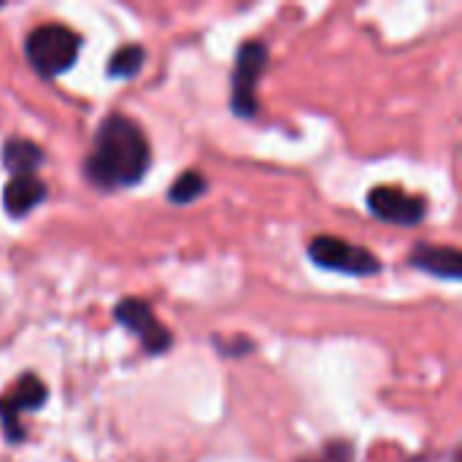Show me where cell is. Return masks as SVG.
Segmentation results:
<instances>
[{
  "instance_id": "9",
  "label": "cell",
  "mask_w": 462,
  "mask_h": 462,
  "mask_svg": "<svg viewBox=\"0 0 462 462\" xmlns=\"http://www.w3.org/2000/svg\"><path fill=\"white\" fill-rule=\"evenodd\" d=\"M43 200H46V184L38 176H14L3 189V208L14 219H22Z\"/></svg>"
},
{
  "instance_id": "8",
  "label": "cell",
  "mask_w": 462,
  "mask_h": 462,
  "mask_svg": "<svg viewBox=\"0 0 462 462\" xmlns=\"http://www.w3.org/2000/svg\"><path fill=\"white\" fill-rule=\"evenodd\" d=\"M411 265L447 282L462 279V254L455 246H436V244H417L411 249Z\"/></svg>"
},
{
  "instance_id": "4",
  "label": "cell",
  "mask_w": 462,
  "mask_h": 462,
  "mask_svg": "<svg viewBox=\"0 0 462 462\" xmlns=\"http://www.w3.org/2000/svg\"><path fill=\"white\" fill-rule=\"evenodd\" d=\"M268 65V46L260 41H246L238 49L236 68H233V92L230 108L236 116H254L257 111V79Z\"/></svg>"
},
{
  "instance_id": "12",
  "label": "cell",
  "mask_w": 462,
  "mask_h": 462,
  "mask_svg": "<svg viewBox=\"0 0 462 462\" xmlns=\"http://www.w3.org/2000/svg\"><path fill=\"white\" fill-rule=\"evenodd\" d=\"M206 189H208V181H206L198 171H187V173H181V176L173 181V187H171V192H168V200H171V203H192V200H198Z\"/></svg>"
},
{
  "instance_id": "7",
  "label": "cell",
  "mask_w": 462,
  "mask_h": 462,
  "mask_svg": "<svg viewBox=\"0 0 462 462\" xmlns=\"http://www.w3.org/2000/svg\"><path fill=\"white\" fill-rule=\"evenodd\" d=\"M368 208L382 222L411 227V225H420L425 219L428 203L417 195L398 189V187H374L368 192Z\"/></svg>"
},
{
  "instance_id": "2",
  "label": "cell",
  "mask_w": 462,
  "mask_h": 462,
  "mask_svg": "<svg viewBox=\"0 0 462 462\" xmlns=\"http://www.w3.org/2000/svg\"><path fill=\"white\" fill-rule=\"evenodd\" d=\"M81 51V35L65 24H41L24 41V54L32 70L43 79H54L73 68Z\"/></svg>"
},
{
  "instance_id": "1",
  "label": "cell",
  "mask_w": 462,
  "mask_h": 462,
  "mask_svg": "<svg viewBox=\"0 0 462 462\" xmlns=\"http://www.w3.org/2000/svg\"><path fill=\"white\" fill-rule=\"evenodd\" d=\"M152 165V149L138 127L125 114H108L92 141V152L84 160L87 179L100 189H119L138 184Z\"/></svg>"
},
{
  "instance_id": "10",
  "label": "cell",
  "mask_w": 462,
  "mask_h": 462,
  "mask_svg": "<svg viewBox=\"0 0 462 462\" xmlns=\"http://www.w3.org/2000/svg\"><path fill=\"white\" fill-rule=\"evenodd\" d=\"M3 165L14 176H35V171L43 165V152L27 138H8L3 146Z\"/></svg>"
},
{
  "instance_id": "5",
  "label": "cell",
  "mask_w": 462,
  "mask_h": 462,
  "mask_svg": "<svg viewBox=\"0 0 462 462\" xmlns=\"http://www.w3.org/2000/svg\"><path fill=\"white\" fill-rule=\"evenodd\" d=\"M114 319L130 330L133 336H138V341L143 344V349L149 355H165L173 344L171 330L154 317L152 306L141 298H125L114 306Z\"/></svg>"
},
{
  "instance_id": "3",
  "label": "cell",
  "mask_w": 462,
  "mask_h": 462,
  "mask_svg": "<svg viewBox=\"0 0 462 462\" xmlns=\"http://www.w3.org/2000/svg\"><path fill=\"white\" fill-rule=\"evenodd\" d=\"M309 257L314 265L344 273V276H374L382 271V263L365 246L349 244L338 236H317L309 244Z\"/></svg>"
},
{
  "instance_id": "6",
  "label": "cell",
  "mask_w": 462,
  "mask_h": 462,
  "mask_svg": "<svg viewBox=\"0 0 462 462\" xmlns=\"http://www.w3.org/2000/svg\"><path fill=\"white\" fill-rule=\"evenodd\" d=\"M46 398H49V390H46V384L35 374H24L0 398V422H3V433H5L8 444H22L24 441V430H22L19 414L41 409L46 403Z\"/></svg>"
},
{
  "instance_id": "11",
  "label": "cell",
  "mask_w": 462,
  "mask_h": 462,
  "mask_svg": "<svg viewBox=\"0 0 462 462\" xmlns=\"http://www.w3.org/2000/svg\"><path fill=\"white\" fill-rule=\"evenodd\" d=\"M143 60H146V49L141 43H127L122 49H116L108 60V76H116V79H133L141 68H143Z\"/></svg>"
}]
</instances>
